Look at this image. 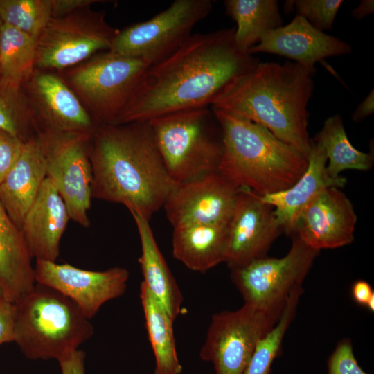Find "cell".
Listing matches in <instances>:
<instances>
[{"instance_id": "cell-29", "label": "cell", "mask_w": 374, "mask_h": 374, "mask_svg": "<svg viewBox=\"0 0 374 374\" xmlns=\"http://www.w3.org/2000/svg\"><path fill=\"white\" fill-rule=\"evenodd\" d=\"M303 292L302 287L291 292L278 322L258 342L243 374H270L272 363L280 353L283 337L295 317Z\"/></svg>"}, {"instance_id": "cell-5", "label": "cell", "mask_w": 374, "mask_h": 374, "mask_svg": "<svg viewBox=\"0 0 374 374\" xmlns=\"http://www.w3.org/2000/svg\"><path fill=\"white\" fill-rule=\"evenodd\" d=\"M15 305L14 342L29 359L59 362L93 334L79 308L50 287L35 283Z\"/></svg>"}, {"instance_id": "cell-41", "label": "cell", "mask_w": 374, "mask_h": 374, "mask_svg": "<svg viewBox=\"0 0 374 374\" xmlns=\"http://www.w3.org/2000/svg\"><path fill=\"white\" fill-rule=\"evenodd\" d=\"M366 306L371 312L374 311V294L371 296Z\"/></svg>"}, {"instance_id": "cell-30", "label": "cell", "mask_w": 374, "mask_h": 374, "mask_svg": "<svg viewBox=\"0 0 374 374\" xmlns=\"http://www.w3.org/2000/svg\"><path fill=\"white\" fill-rule=\"evenodd\" d=\"M0 130L19 138L24 142L39 132L34 114L22 89L0 80Z\"/></svg>"}, {"instance_id": "cell-23", "label": "cell", "mask_w": 374, "mask_h": 374, "mask_svg": "<svg viewBox=\"0 0 374 374\" xmlns=\"http://www.w3.org/2000/svg\"><path fill=\"white\" fill-rule=\"evenodd\" d=\"M32 257L21 231L0 204V290L15 303L35 285Z\"/></svg>"}, {"instance_id": "cell-20", "label": "cell", "mask_w": 374, "mask_h": 374, "mask_svg": "<svg viewBox=\"0 0 374 374\" xmlns=\"http://www.w3.org/2000/svg\"><path fill=\"white\" fill-rule=\"evenodd\" d=\"M308 164L301 177L283 190L260 196L270 205L283 231L292 235L295 225L304 209L324 190L330 187H344L346 179H335L326 170L327 157L323 148L311 139L308 156Z\"/></svg>"}, {"instance_id": "cell-33", "label": "cell", "mask_w": 374, "mask_h": 374, "mask_svg": "<svg viewBox=\"0 0 374 374\" xmlns=\"http://www.w3.org/2000/svg\"><path fill=\"white\" fill-rule=\"evenodd\" d=\"M328 374H368L358 364L349 339L339 341L328 361Z\"/></svg>"}, {"instance_id": "cell-12", "label": "cell", "mask_w": 374, "mask_h": 374, "mask_svg": "<svg viewBox=\"0 0 374 374\" xmlns=\"http://www.w3.org/2000/svg\"><path fill=\"white\" fill-rule=\"evenodd\" d=\"M282 312L244 303L235 311L213 314L199 356L215 374H243L258 342L276 324Z\"/></svg>"}, {"instance_id": "cell-19", "label": "cell", "mask_w": 374, "mask_h": 374, "mask_svg": "<svg viewBox=\"0 0 374 374\" xmlns=\"http://www.w3.org/2000/svg\"><path fill=\"white\" fill-rule=\"evenodd\" d=\"M70 220L65 202L46 177L21 229L32 258L56 262L60 240Z\"/></svg>"}, {"instance_id": "cell-25", "label": "cell", "mask_w": 374, "mask_h": 374, "mask_svg": "<svg viewBox=\"0 0 374 374\" xmlns=\"http://www.w3.org/2000/svg\"><path fill=\"white\" fill-rule=\"evenodd\" d=\"M224 4L237 24L234 41L242 53H248L265 35L283 26L276 0H226Z\"/></svg>"}, {"instance_id": "cell-2", "label": "cell", "mask_w": 374, "mask_h": 374, "mask_svg": "<svg viewBox=\"0 0 374 374\" xmlns=\"http://www.w3.org/2000/svg\"><path fill=\"white\" fill-rule=\"evenodd\" d=\"M92 199L121 204L148 220L175 184L149 121L97 125L89 144Z\"/></svg>"}, {"instance_id": "cell-17", "label": "cell", "mask_w": 374, "mask_h": 374, "mask_svg": "<svg viewBox=\"0 0 374 374\" xmlns=\"http://www.w3.org/2000/svg\"><path fill=\"white\" fill-rule=\"evenodd\" d=\"M356 222L350 199L339 188L330 187L304 209L292 235L319 251L339 248L353 241Z\"/></svg>"}, {"instance_id": "cell-3", "label": "cell", "mask_w": 374, "mask_h": 374, "mask_svg": "<svg viewBox=\"0 0 374 374\" xmlns=\"http://www.w3.org/2000/svg\"><path fill=\"white\" fill-rule=\"evenodd\" d=\"M314 74L296 62H258L231 80L211 105L259 124L308 157V102Z\"/></svg>"}, {"instance_id": "cell-13", "label": "cell", "mask_w": 374, "mask_h": 374, "mask_svg": "<svg viewBox=\"0 0 374 374\" xmlns=\"http://www.w3.org/2000/svg\"><path fill=\"white\" fill-rule=\"evenodd\" d=\"M34 276L35 283L50 287L68 297L90 319L104 303L125 293L129 271L118 267L95 271L66 263L36 260Z\"/></svg>"}, {"instance_id": "cell-35", "label": "cell", "mask_w": 374, "mask_h": 374, "mask_svg": "<svg viewBox=\"0 0 374 374\" xmlns=\"http://www.w3.org/2000/svg\"><path fill=\"white\" fill-rule=\"evenodd\" d=\"M16 305L0 297V345L14 341Z\"/></svg>"}, {"instance_id": "cell-34", "label": "cell", "mask_w": 374, "mask_h": 374, "mask_svg": "<svg viewBox=\"0 0 374 374\" xmlns=\"http://www.w3.org/2000/svg\"><path fill=\"white\" fill-rule=\"evenodd\" d=\"M25 142L3 130H0V183L19 158Z\"/></svg>"}, {"instance_id": "cell-15", "label": "cell", "mask_w": 374, "mask_h": 374, "mask_svg": "<svg viewBox=\"0 0 374 374\" xmlns=\"http://www.w3.org/2000/svg\"><path fill=\"white\" fill-rule=\"evenodd\" d=\"M238 188L218 171L175 184L163 207L173 227L189 224H226Z\"/></svg>"}, {"instance_id": "cell-18", "label": "cell", "mask_w": 374, "mask_h": 374, "mask_svg": "<svg viewBox=\"0 0 374 374\" xmlns=\"http://www.w3.org/2000/svg\"><path fill=\"white\" fill-rule=\"evenodd\" d=\"M351 51L350 44L317 29L297 15L288 24L265 35L248 53H267L284 56L315 74L316 62L328 57L348 54Z\"/></svg>"}, {"instance_id": "cell-26", "label": "cell", "mask_w": 374, "mask_h": 374, "mask_svg": "<svg viewBox=\"0 0 374 374\" xmlns=\"http://www.w3.org/2000/svg\"><path fill=\"white\" fill-rule=\"evenodd\" d=\"M140 299L148 339L155 359L154 374H181L182 366L176 349L174 320L142 282Z\"/></svg>"}, {"instance_id": "cell-10", "label": "cell", "mask_w": 374, "mask_h": 374, "mask_svg": "<svg viewBox=\"0 0 374 374\" xmlns=\"http://www.w3.org/2000/svg\"><path fill=\"white\" fill-rule=\"evenodd\" d=\"M292 238L291 247L285 256H265L231 270V280L244 303L282 312L291 292L301 287L319 251L295 235Z\"/></svg>"}, {"instance_id": "cell-38", "label": "cell", "mask_w": 374, "mask_h": 374, "mask_svg": "<svg viewBox=\"0 0 374 374\" xmlns=\"http://www.w3.org/2000/svg\"><path fill=\"white\" fill-rule=\"evenodd\" d=\"M374 292L370 284L363 280L355 281L352 286V296L355 301L361 305L366 303Z\"/></svg>"}, {"instance_id": "cell-40", "label": "cell", "mask_w": 374, "mask_h": 374, "mask_svg": "<svg viewBox=\"0 0 374 374\" xmlns=\"http://www.w3.org/2000/svg\"><path fill=\"white\" fill-rule=\"evenodd\" d=\"M374 12L373 0H362L352 11V15L357 19H362Z\"/></svg>"}, {"instance_id": "cell-14", "label": "cell", "mask_w": 374, "mask_h": 374, "mask_svg": "<svg viewBox=\"0 0 374 374\" xmlns=\"http://www.w3.org/2000/svg\"><path fill=\"white\" fill-rule=\"evenodd\" d=\"M282 232L274 208L258 195L240 188L228 223L227 267L238 269L267 256Z\"/></svg>"}, {"instance_id": "cell-21", "label": "cell", "mask_w": 374, "mask_h": 374, "mask_svg": "<svg viewBox=\"0 0 374 374\" xmlns=\"http://www.w3.org/2000/svg\"><path fill=\"white\" fill-rule=\"evenodd\" d=\"M46 177L44 155L37 135L25 142L17 161L0 183V204L20 231Z\"/></svg>"}, {"instance_id": "cell-16", "label": "cell", "mask_w": 374, "mask_h": 374, "mask_svg": "<svg viewBox=\"0 0 374 374\" xmlns=\"http://www.w3.org/2000/svg\"><path fill=\"white\" fill-rule=\"evenodd\" d=\"M22 89L33 112L39 132L93 133L97 127L78 98L56 71L35 69Z\"/></svg>"}, {"instance_id": "cell-9", "label": "cell", "mask_w": 374, "mask_h": 374, "mask_svg": "<svg viewBox=\"0 0 374 374\" xmlns=\"http://www.w3.org/2000/svg\"><path fill=\"white\" fill-rule=\"evenodd\" d=\"M211 0H175L151 19L119 30L109 51L141 59L150 65L177 51L195 26L211 12Z\"/></svg>"}, {"instance_id": "cell-24", "label": "cell", "mask_w": 374, "mask_h": 374, "mask_svg": "<svg viewBox=\"0 0 374 374\" xmlns=\"http://www.w3.org/2000/svg\"><path fill=\"white\" fill-rule=\"evenodd\" d=\"M130 213L141 241L139 262L143 277L142 283L175 321L181 310V292L157 245L149 220L134 211Z\"/></svg>"}, {"instance_id": "cell-28", "label": "cell", "mask_w": 374, "mask_h": 374, "mask_svg": "<svg viewBox=\"0 0 374 374\" xmlns=\"http://www.w3.org/2000/svg\"><path fill=\"white\" fill-rule=\"evenodd\" d=\"M36 39L7 24L0 29V80L17 88L35 70Z\"/></svg>"}, {"instance_id": "cell-11", "label": "cell", "mask_w": 374, "mask_h": 374, "mask_svg": "<svg viewBox=\"0 0 374 374\" xmlns=\"http://www.w3.org/2000/svg\"><path fill=\"white\" fill-rule=\"evenodd\" d=\"M92 133L39 132L46 177L65 202L71 220L90 226L92 168L89 144Z\"/></svg>"}, {"instance_id": "cell-1", "label": "cell", "mask_w": 374, "mask_h": 374, "mask_svg": "<svg viewBox=\"0 0 374 374\" xmlns=\"http://www.w3.org/2000/svg\"><path fill=\"white\" fill-rule=\"evenodd\" d=\"M235 28L196 33L174 53L150 65L112 124L149 121L211 107L221 91L259 60L235 46Z\"/></svg>"}, {"instance_id": "cell-7", "label": "cell", "mask_w": 374, "mask_h": 374, "mask_svg": "<svg viewBox=\"0 0 374 374\" xmlns=\"http://www.w3.org/2000/svg\"><path fill=\"white\" fill-rule=\"evenodd\" d=\"M149 66L108 50L56 72L100 125L114 123Z\"/></svg>"}, {"instance_id": "cell-6", "label": "cell", "mask_w": 374, "mask_h": 374, "mask_svg": "<svg viewBox=\"0 0 374 374\" xmlns=\"http://www.w3.org/2000/svg\"><path fill=\"white\" fill-rule=\"evenodd\" d=\"M149 123L174 184L218 171L223 151L222 131L211 107L175 112Z\"/></svg>"}, {"instance_id": "cell-36", "label": "cell", "mask_w": 374, "mask_h": 374, "mask_svg": "<svg viewBox=\"0 0 374 374\" xmlns=\"http://www.w3.org/2000/svg\"><path fill=\"white\" fill-rule=\"evenodd\" d=\"M51 17H59L69 15L78 10L90 7L97 3H103L102 0H50Z\"/></svg>"}, {"instance_id": "cell-27", "label": "cell", "mask_w": 374, "mask_h": 374, "mask_svg": "<svg viewBox=\"0 0 374 374\" xmlns=\"http://www.w3.org/2000/svg\"><path fill=\"white\" fill-rule=\"evenodd\" d=\"M312 140L324 150L329 160L326 170L332 178H339V174L346 170H368L373 164V149L366 153L351 144L339 114L327 118L322 129Z\"/></svg>"}, {"instance_id": "cell-37", "label": "cell", "mask_w": 374, "mask_h": 374, "mask_svg": "<svg viewBox=\"0 0 374 374\" xmlns=\"http://www.w3.org/2000/svg\"><path fill=\"white\" fill-rule=\"evenodd\" d=\"M85 353L77 350L59 361L62 374H85Z\"/></svg>"}, {"instance_id": "cell-43", "label": "cell", "mask_w": 374, "mask_h": 374, "mask_svg": "<svg viewBox=\"0 0 374 374\" xmlns=\"http://www.w3.org/2000/svg\"><path fill=\"white\" fill-rule=\"evenodd\" d=\"M1 296H2V292H1V290H0V297H1Z\"/></svg>"}, {"instance_id": "cell-22", "label": "cell", "mask_w": 374, "mask_h": 374, "mask_svg": "<svg viewBox=\"0 0 374 374\" xmlns=\"http://www.w3.org/2000/svg\"><path fill=\"white\" fill-rule=\"evenodd\" d=\"M228 223L189 224L173 227V256L189 269L201 273L225 262Z\"/></svg>"}, {"instance_id": "cell-32", "label": "cell", "mask_w": 374, "mask_h": 374, "mask_svg": "<svg viewBox=\"0 0 374 374\" xmlns=\"http://www.w3.org/2000/svg\"><path fill=\"white\" fill-rule=\"evenodd\" d=\"M342 0L287 1L285 9L295 8L298 15L304 17L312 26L323 31L330 30Z\"/></svg>"}, {"instance_id": "cell-42", "label": "cell", "mask_w": 374, "mask_h": 374, "mask_svg": "<svg viewBox=\"0 0 374 374\" xmlns=\"http://www.w3.org/2000/svg\"><path fill=\"white\" fill-rule=\"evenodd\" d=\"M2 24H3V22H2V21H1V19L0 18V29H1V27Z\"/></svg>"}, {"instance_id": "cell-8", "label": "cell", "mask_w": 374, "mask_h": 374, "mask_svg": "<svg viewBox=\"0 0 374 374\" xmlns=\"http://www.w3.org/2000/svg\"><path fill=\"white\" fill-rule=\"evenodd\" d=\"M118 31L104 11L91 6L51 17L36 41L35 69L59 71L78 65L109 50Z\"/></svg>"}, {"instance_id": "cell-4", "label": "cell", "mask_w": 374, "mask_h": 374, "mask_svg": "<svg viewBox=\"0 0 374 374\" xmlns=\"http://www.w3.org/2000/svg\"><path fill=\"white\" fill-rule=\"evenodd\" d=\"M222 131L218 172L237 188L259 196L292 186L304 173L308 157L265 127L213 109Z\"/></svg>"}, {"instance_id": "cell-31", "label": "cell", "mask_w": 374, "mask_h": 374, "mask_svg": "<svg viewBox=\"0 0 374 374\" xmlns=\"http://www.w3.org/2000/svg\"><path fill=\"white\" fill-rule=\"evenodd\" d=\"M3 24L37 39L51 18L50 0H0Z\"/></svg>"}, {"instance_id": "cell-39", "label": "cell", "mask_w": 374, "mask_h": 374, "mask_svg": "<svg viewBox=\"0 0 374 374\" xmlns=\"http://www.w3.org/2000/svg\"><path fill=\"white\" fill-rule=\"evenodd\" d=\"M374 112V92L370 91L365 99L357 106L353 114V120L359 122Z\"/></svg>"}]
</instances>
